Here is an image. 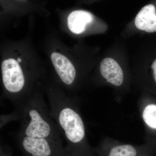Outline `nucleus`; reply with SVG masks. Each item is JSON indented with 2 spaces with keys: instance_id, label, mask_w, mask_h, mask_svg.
I'll return each instance as SVG.
<instances>
[{
  "instance_id": "obj_1",
  "label": "nucleus",
  "mask_w": 156,
  "mask_h": 156,
  "mask_svg": "<svg viewBox=\"0 0 156 156\" xmlns=\"http://www.w3.org/2000/svg\"><path fill=\"white\" fill-rule=\"evenodd\" d=\"M47 90L51 115L66 142V151L72 156H76L77 147L85 136L82 118L71 98L59 89L51 88Z\"/></svg>"
},
{
  "instance_id": "obj_2",
  "label": "nucleus",
  "mask_w": 156,
  "mask_h": 156,
  "mask_svg": "<svg viewBox=\"0 0 156 156\" xmlns=\"http://www.w3.org/2000/svg\"><path fill=\"white\" fill-rule=\"evenodd\" d=\"M16 108L20 113V127L17 134L62 141L61 133L41 92H33Z\"/></svg>"
},
{
  "instance_id": "obj_3",
  "label": "nucleus",
  "mask_w": 156,
  "mask_h": 156,
  "mask_svg": "<svg viewBox=\"0 0 156 156\" xmlns=\"http://www.w3.org/2000/svg\"><path fill=\"white\" fill-rule=\"evenodd\" d=\"M16 137L20 148L25 156H65L66 153L62 141L17 133Z\"/></svg>"
},
{
  "instance_id": "obj_4",
  "label": "nucleus",
  "mask_w": 156,
  "mask_h": 156,
  "mask_svg": "<svg viewBox=\"0 0 156 156\" xmlns=\"http://www.w3.org/2000/svg\"><path fill=\"white\" fill-rule=\"evenodd\" d=\"M51 58L62 82L67 87L72 86L76 76V69L73 63L65 56L56 52L52 53Z\"/></svg>"
},
{
  "instance_id": "obj_5",
  "label": "nucleus",
  "mask_w": 156,
  "mask_h": 156,
  "mask_svg": "<svg viewBox=\"0 0 156 156\" xmlns=\"http://www.w3.org/2000/svg\"><path fill=\"white\" fill-rule=\"evenodd\" d=\"M100 70L101 76L108 83L117 87L122 84L123 71L115 59L111 58H104L101 62Z\"/></svg>"
},
{
  "instance_id": "obj_6",
  "label": "nucleus",
  "mask_w": 156,
  "mask_h": 156,
  "mask_svg": "<svg viewBox=\"0 0 156 156\" xmlns=\"http://www.w3.org/2000/svg\"><path fill=\"white\" fill-rule=\"evenodd\" d=\"M135 25L139 30L148 33L156 31V12L154 5H147L139 11L135 19Z\"/></svg>"
},
{
  "instance_id": "obj_7",
  "label": "nucleus",
  "mask_w": 156,
  "mask_h": 156,
  "mask_svg": "<svg viewBox=\"0 0 156 156\" xmlns=\"http://www.w3.org/2000/svg\"><path fill=\"white\" fill-rule=\"evenodd\" d=\"M94 19L93 15L88 11L83 10L73 11L68 17V26L73 33L80 34L83 32L86 27Z\"/></svg>"
},
{
  "instance_id": "obj_8",
  "label": "nucleus",
  "mask_w": 156,
  "mask_h": 156,
  "mask_svg": "<svg viewBox=\"0 0 156 156\" xmlns=\"http://www.w3.org/2000/svg\"><path fill=\"white\" fill-rule=\"evenodd\" d=\"M143 118L148 126L156 129V105H147L143 113Z\"/></svg>"
},
{
  "instance_id": "obj_9",
  "label": "nucleus",
  "mask_w": 156,
  "mask_h": 156,
  "mask_svg": "<svg viewBox=\"0 0 156 156\" xmlns=\"http://www.w3.org/2000/svg\"><path fill=\"white\" fill-rule=\"evenodd\" d=\"M136 150L130 145H124L115 147L112 149L109 156H135Z\"/></svg>"
},
{
  "instance_id": "obj_10",
  "label": "nucleus",
  "mask_w": 156,
  "mask_h": 156,
  "mask_svg": "<svg viewBox=\"0 0 156 156\" xmlns=\"http://www.w3.org/2000/svg\"><path fill=\"white\" fill-rule=\"evenodd\" d=\"M20 119V113L17 109L8 114L1 115L0 118V128L1 129L8 123L15 121H19Z\"/></svg>"
},
{
  "instance_id": "obj_11",
  "label": "nucleus",
  "mask_w": 156,
  "mask_h": 156,
  "mask_svg": "<svg viewBox=\"0 0 156 156\" xmlns=\"http://www.w3.org/2000/svg\"><path fill=\"white\" fill-rule=\"evenodd\" d=\"M9 149L4 146L1 145V156H10L11 154V152H10Z\"/></svg>"
},
{
  "instance_id": "obj_12",
  "label": "nucleus",
  "mask_w": 156,
  "mask_h": 156,
  "mask_svg": "<svg viewBox=\"0 0 156 156\" xmlns=\"http://www.w3.org/2000/svg\"><path fill=\"white\" fill-rule=\"evenodd\" d=\"M151 68L153 71V74L156 83V59H155L152 64Z\"/></svg>"
},
{
  "instance_id": "obj_13",
  "label": "nucleus",
  "mask_w": 156,
  "mask_h": 156,
  "mask_svg": "<svg viewBox=\"0 0 156 156\" xmlns=\"http://www.w3.org/2000/svg\"><path fill=\"white\" fill-rule=\"evenodd\" d=\"M17 61L19 63L21 62V59L20 58H18L17 59Z\"/></svg>"
},
{
  "instance_id": "obj_14",
  "label": "nucleus",
  "mask_w": 156,
  "mask_h": 156,
  "mask_svg": "<svg viewBox=\"0 0 156 156\" xmlns=\"http://www.w3.org/2000/svg\"><path fill=\"white\" fill-rule=\"evenodd\" d=\"M65 156H72L71 155H70L68 153L66 152V153L65 155Z\"/></svg>"
}]
</instances>
